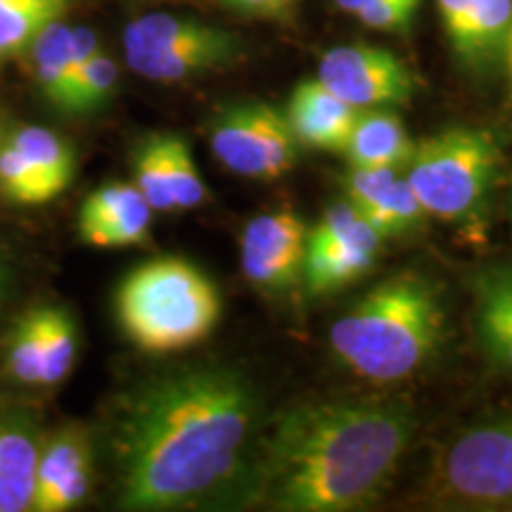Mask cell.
Wrapping results in <instances>:
<instances>
[{"mask_svg": "<svg viewBox=\"0 0 512 512\" xmlns=\"http://www.w3.org/2000/svg\"><path fill=\"white\" fill-rule=\"evenodd\" d=\"M5 366L17 382L41 387L43 382V311L41 306L19 318L8 337Z\"/></svg>", "mask_w": 512, "mask_h": 512, "instance_id": "obj_24", "label": "cell"}, {"mask_svg": "<svg viewBox=\"0 0 512 512\" xmlns=\"http://www.w3.org/2000/svg\"><path fill=\"white\" fill-rule=\"evenodd\" d=\"M72 0H0V55L29 50L31 41L67 15Z\"/></svg>", "mask_w": 512, "mask_h": 512, "instance_id": "obj_19", "label": "cell"}, {"mask_svg": "<svg viewBox=\"0 0 512 512\" xmlns=\"http://www.w3.org/2000/svg\"><path fill=\"white\" fill-rule=\"evenodd\" d=\"M242 53L235 34L195 17L152 12L124 29V55L147 81L178 83L230 67Z\"/></svg>", "mask_w": 512, "mask_h": 512, "instance_id": "obj_6", "label": "cell"}, {"mask_svg": "<svg viewBox=\"0 0 512 512\" xmlns=\"http://www.w3.org/2000/svg\"><path fill=\"white\" fill-rule=\"evenodd\" d=\"M498 166L501 150L489 131L453 126L415 145L403 178L425 214L470 223L484 216Z\"/></svg>", "mask_w": 512, "mask_h": 512, "instance_id": "obj_5", "label": "cell"}, {"mask_svg": "<svg viewBox=\"0 0 512 512\" xmlns=\"http://www.w3.org/2000/svg\"><path fill=\"white\" fill-rule=\"evenodd\" d=\"M36 439L24 425L0 420V512L31 508L38 465Z\"/></svg>", "mask_w": 512, "mask_h": 512, "instance_id": "obj_16", "label": "cell"}, {"mask_svg": "<svg viewBox=\"0 0 512 512\" xmlns=\"http://www.w3.org/2000/svg\"><path fill=\"white\" fill-rule=\"evenodd\" d=\"M382 235L373 226L347 240L323 247H306L304 283L313 294H330L342 290L373 268L380 252Z\"/></svg>", "mask_w": 512, "mask_h": 512, "instance_id": "obj_14", "label": "cell"}, {"mask_svg": "<svg viewBox=\"0 0 512 512\" xmlns=\"http://www.w3.org/2000/svg\"><path fill=\"white\" fill-rule=\"evenodd\" d=\"M475 299L479 342L498 368L512 373V311L482 294H475Z\"/></svg>", "mask_w": 512, "mask_h": 512, "instance_id": "obj_27", "label": "cell"}, {"mask_svg": "<svg viewBox=\"0 0 512 512\" xmlns=\"http://www.w3.org/2000/svg\"><path fill=\"white\" fill-rule=\"evenodd\" d=\"M413 150V138L394 112L361 110L342 152L351 169H403Z\"/></svg>", "mask_w": 512, "mask_h": 512, "instance_id": "obj_15", "label": "cell"}, {"mask_svg": "<svg viewBox=\"0 0 512 512\" xmlns=\"http://www.w3.org/2000/svg\"><path fill=\"white\" fill-rule=\"evenodd\" d=\"M0 283H3V261H0Z\"/></svg>", "mask_w": 512, "mask_h": 512, "instance_id": "obj_34", "label": "cell"}, {"mask_svg": "<svg viewBox=\"0 0 512 512\" xmlns=\"http://www.w3.org/2000/svg\"><path fill=\"white\" fill-rule=\"evenodd\" d=\"M294 3V0H285V5H292Z\"/></svg>", "mask_w": 512, "mask_h": 512, "instance_id": "obj_35", "label": "cell"}, {"mask_svg": "<svg viewBox=\"0 0 512 512\" xmlns=\"http://www.w3.org/2000/svg\"><path fill=\"white\" fill-rule=\"evenodd\" d=\"M117 79V62H114L105 50H100V53L88 62V67L83 69L79 81H76L72 98H69L67 105V114H91L95 110H100V107L112 98Z\"/></svg>", "mask_w": 512, "mask_h": 512, "instance_id": "obj_28", "label": "cell"}, {"mask_svg": "<svg viewBox=\"0 0 512 512\" xmlns=\"http://www.w3.org/2000/svg\"><path fill=\"white\" fill-rule=\"evenodd\" d=\"M356 209L382 238L411 233L425 219V209L420 207L418 197L403 176H396L387 188H382L375 197H370L366 204Z\"/></svg>", "mask_w": 512, "mask_h": 512, "instance_id": "obj_20", "label": "cell"}, {"mask_svg": "<svg viewBox=\"0 0 512 512\" xmlns=\"http://www.w3.org/2000/svg\"><path fill=\"white\" fill-rule=\"evenodd\" d=\"M287 121L299 145L311 150L342 152L356 124L358 110L337 98L316 79H304L287 102Z\"/></svg>", "mask_w": 512, "mask_h": 512, "instance_id": "obj_13", "label": "cell"}, {"mask_svg": "<svg viewBox=\"0 0 512 512\" xmlns=\"http://www.w3.org/2000/svg\"><path fill=\"white\" fill-rule=\"evenodd\" d=\"M370 3H375V0H335V5L339 10L349 12V15H356V12H361L363 8H368Z\"/></svg>", "mask_w": 512, "mask_h": 512, "instance_id": "obj_32", "label": "cell"}, {"mask_svg": "<svg viewBox=\"0 0 512 512\" xmlns=\"http://www.w3.org/2000/svg\"><path fill=\"white\" fill-rule=\"evenodd\" d=\"M475 294L496 299L498 304L508 306L512 311V268H489L475 278Z\"/></svg>", "mask_w": 512, "mask_h": 512, "instance_id": "obj_30", "label": "cell"}, {"mask_svg": "<svg viewBox=\"0 0 512 512\" xmlns=\"http://www.w3.org/2000/svg\"><path fill=\"white\" fill-rule=\"evenodd\" d=\"M22 152V157L34 166L53 195H62L74 178V150L62 136L41 126H22L8 138Z\"/></svg>", "mask_w": 512, "mask_h": 512, "instance_id": "obj_18", "label": "cell"}, {"mask_svg": "<svg viewBox=\"0 0 512 512\" xmlns=\"http://www.w3.org/2000/svg\"><path fill=\"white\" fill-rule=\"evenodd\" d=\"M124 335L145 354H174L200 344L221 318L216 285L178 256L133 268L117 290Z\"/></svg>", "mask_w": 512, "mask_h": 512, "instance_id": "obj_4", "label": "cell"}, {"mask_svg": "<svg viewBox=\"0 0 512 512\" xmlns=\"http://www.w3.org/2000/svg\"><path fill=\"white\" fill-rule=\"evenodd\" d=\"M453 53L465 67L484 69L503 57L512 27V0H437Z\"/></svg>", "mask_w": 512, "mask_h": 512, "instance_id": "obj_12", "label": "cell"}, {"mask_svg": "<svg viewBox=\"0 0 512 512\" xmlns=\"http://www.w3.org/2000/svg\"><path fill=\"white\" fill-rule=\"evenodd\" d=\"M228 8L245 12V15H275V12L285 10V0H221Z\"/></svg>", "mask_w": 512, "mask_h": 512, "instance_id": "obj_31", "label": "cell"}, {"mask_svg": "<svg viewBox=\"0 0 512 512\" xmlns=\"http://www.w3.org/2000/svg\"><path fill=\"white\" fill-rule=\"evenodd\" d=\"M43 311V382L41 387H55L72 373L79 335L69 311L57 306H41Z\"/></svg>", "mask_w": 512, "mask_h": 512, "instance_id": "obj_23", "label": "cell"}, {"mask_svg": "<svg viewBox=\"0 0 512 512\" xmlns=\"http://www.w3.org/2000/svg\"><path fill=\"white\" fill-rule=\"evenodd\" d=\"M0 195L22 207H36L55 200L50 185L10 140L0 143Z\"/></svg>", "mask_w": 512, "mask_h": 512, "instance_id": "obj_25", "label": "cell"}, {"mask_svg": "<svg viewBox=\"0 0 512 512\" xmlns=\"http://www.w3.org/2000/svg\"><path fill=\"white\" fill-rule=\"evenodd\" d=\"M318 81L337 98L361 110L406 105L415 93V76L392 50L377 46H337L320 57Z\"/></svg>", "mask_w": 512, "mask_h": 512, "instance_id": "obj_8", "label": "cell"}, {"mask_svg": "<svg viewBox=\"0 0 512 512\" xmlns=\"http://www.w3.org/2000/svg\"><path fill=\"white\" fill-rule=\"evenodd\" d=\"M503 57H505V62H508L510 79H512V27H510V31H508V38H505V50H503Z\"/></svg>", "mask_w": 512, "mask_h": 512, "instance_id": "obj_33", "label": "cell"}, {"mask_svg": "<svg viewBox=\"0 0 512 512\" xmlns=\"http://www.w3.org/2000/svg\"><path fill=\"white\" fill-rule=\"evenodd\" d=\"M133 185L145 197L152 211H176L169 183V159H166V133H152L140 140L131 157Z\"/></svg>", "mask_w": 512, "mask_h": 512, "instance_id": "obj_22", "label": "cell"}, {"mask_svg": "<svg viewBox=\"0 0 512 512\" xmlns=\"http://www.w3.org/2000/svg\"><path fill=\"white\" fill-rule=\"evenodd\" d=\"M34 76L43 98L55 110L64 112L69 91V55H72V27L64 19L53 22L29 46Z\"/></svg>", "mask_w": 512, "mask_h": 512, "instance_id": "obj_17", "label": "cell"}, {"mask_svg": "<svg viewBox=\"0 0 512 512\" xmlns=\"http://www.w3.org/2000/svg\"><path fill=\"white\" fill-rule=\"evenodd\" d=\"M309 226L290 209L252 219L240 235V264L249 283L266 292L287 290L302 278Z\"/></svg>", "mask_w": 512, "mask_h": 512, "instance_id": "obj_10", "label": "cell"}, {"mask_svg": "<svg viewBox=\"0 0 512 512\" xmlns=\"http://www.w3.org/2000/svg\"><path fill=\"white\" fill-rule=\"evenodd\" d=\"M444 306L432 283L399 275L332 325L335 354L356 375L373 382H399L425 366L444 339Z\"/></svg>", "mask_w": 512, "mask_h": 512, "instance_id": "obj_3", "label": "cell"}, {"mask_svg": "<svg viewBox=\"0 0 512 512\" xmlns=\"http://www.w3.org/2000/svg\"><path fill=\"white\" fill-rule=\"evenodd\" d=\"M91 441L81 430H62L38 451L34 512H67L91 489Z\"/></svg>", "mask_w": 512, "mask_h": 512, "instance_id": "obj_11", "label": "cell"}, {"mask_svg": "<svg viewBox=\"0 0 512 512\" xmlns=\"http://www.w3.org/2000/svg\"><path fill=\"white\" fill-rule=\"evenodd\" d=\"M420 5L422 0H375L368 8L356 12V17L361 19L368 29L399 34V31L411 29Z\"/></svg>", "mask_w": 512, "mask_h": 512, "instance_id": "obj_29", "label": "cell"}, {"mask_svg": "<svg viewBox=\"0 0 512 512\" xmlns=\"http://www.w3.org/2000/svg\"><path fill=\"white\" fill-rule=\"evenodd\" d=\"M152 221V207L145 202V197L136 192L131 200H126L121 207L112 209L110 214L100 216L98 221L79 226V235L86 245L100 249H117L138 245L147 238Z\"/></svg>", "mask_w": 512, "mask_h": 512, "instance_id": "obj_21", "label": "cell"}, {"mask_svg": "<svg viewBox=\"0 0 512 512\" xmlns=\"http://www.w3.org/2000/svg\"><path fill=\"white\" fill-rule=\"evenodd\" d=\"M415 432L399 399L306 401L256 432L245 501L278 512H349L382 494Z\"/></svg>", "mask_w": 512, "mask_h": 512, "instance_id": "obj_2", "label": "cell"}, {"mask_svg": "<svg viewBox=\"0 0 512 512\" xmlns=\"http://www.w3.org/2000/svg\"><path fill=\"white\" fill-rule=\"evenodd\" d=\"M209 143L228 171L256 181H278L299 159L285 112L256 100L223 107L209 126Z\"/></svg>", "mask_w": 512, "mask_h": 512, "instance_id": "obj_7", "label": "cell"}, {"mask_svg": "<svg viewBox=\"0 0 512 512\" xmlns=\"http://www.w3.org/2000/svg\"><path fill=\"white\" fill-rule=\"evenodd\" d=\"M166 159H169V183L176 211L195 209L207 202V185L192 159L188 140L176 133H166Z\"/></svg>", "mask_w": 512, "mask_h": 512, "instance_id": "obj_26", "label": "cell"}, {"mask_svg": "<svg viewBox=\"0 0 512 512\" xmlns=\"http://www.w3.org/2000/svg\"><path fill=\"white\" fill-rule=\"evenodd\" d=\"M441 475L448 494L460 501L512 503V418L460 434L448 448Z\"/></svg>", "mask_w": 512, "mask_h": 512, "instance_id": "obj_9", "label": "cell"}, {"mask_svg": "<svg viewBox=\"0 0 512 512\" xmlns=\"http://www.w3.org/2000/svg\"><path fill=\"white\" fill-rule=\"evenodd\" d=\"M259 432V396L233 368L159 375L121 403L112 427L119 503L174 510L211 494L245 467Z\"/></svg>", "mask_w": 512, "mask_h": 512, "instance_id": "obj_1", "label": "cell"}]
</instances>
